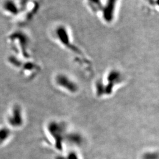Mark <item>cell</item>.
<instances>
[{"mask_svg": "<svg viewBox=\"0 0 159 159\" xmlns=\"http://www.w3.org/2000/svg\"><path fill=\"white\" fill-rule=\"evenodd\" d=\"M66 143H68L74 147H80L84 143V138L77 132H67L66 137Z\"/></svg>", "mask_w": 159, "mask_h": 159, "instance_id": "4", "label": "cell"}, {"mask_svg": "<svg viewBox=\"0 0 159 159\" xmlns=\"http://www.w3.org/2000/svg\"><path fill=\"white\" fill-rule=\"evenodd\" d=\"M47 132L54 148L57 151L62 152L67 133L66 125L61 121L52 120L47 125Z\"/></svg>", "mask_w": 159, "mask_h": 159, "instance_id": "1", "label": "cell"}, {"mask_svg": "<svg viewBox=\"0 0 159 159\" xmlns=\"http://www.w3.org/2000/svg\"><path fill=\"white\" fill-rule=\"evenodd\" d=\"M88 4H89L91 9L94 11H97L98 8H102V6L101 5L100 0H87Z\"/></svg>", "mask_w": 159, "mask_h": 159, "instance_id": "8", "label": "cell"}, {"mask_svg": "<svg viewBox=\"0 0 159 159\" xmlns=\"http://www.w3.org/2000/svg\"><path fill=\"white\" fill-rule=\"evenodd\" d=\"M8 134H9V131L7 130L3 129L0 130V142L4 141L7 138V137L8 136Z\"/></svg>", "mask_w": 159, "mask_h": 159, "instance_id": "9", "label": "cell"}, {"mask_svg": "<svg viewBox=\"0 0 159 159\" xmlns=\"http://www.w3.org/2000/svg\"><path fill=\"white\" fill-rule=\"evenodd\" d=\"M56 159H80L79 154L75 151H70L67 153L60 154Z\"/></svg>", "mask_w": 159, "mask_h": 159, "instance_id": "6", "label": "cell"}, {"mask_svg": "<svg viewBox=\"0 0 159 159\" xmlns=\"http://www.w3.org/2000/svg\"><path fill=\"white\" fill-rule=\"evenodd\" d=\"M117 0H107L105 6H102V11L104 20L107 23L113 21L116 11Z\"/></svg>", "mask_w": 159, "mask_h": 159, "instance_id": "3", "label": "cell"}, {"mask_svg": "<svg viewBox=\"0 0 159 159\" xmlns=\"http://www.w3.org/2000/svg\"><path fill=\"white\" fill-rule=\"evenodd\" d=\"M10 123L12 125L16 126L22 125L23 118L21 113V109L18 107H16L14 109L13 116L10 119Z\"/></svg>", "mask_w": 159, "mask_h": 159, "instance_id": "5", "label": "cell"}, {"mask_svg": "<svg viewBox=\"0 0 159 159\" xmlns=\"http://www.w3.org/2000/svg\"><path fill=\"white\" fill-rule=\"evenodd\" d=\"M55 82L58 87L70 94H74L79 90V87L77 83L65 74L57 75Z\"/></svg>", "mask_w": 159, "mask_h": 159, "instance_id": "2", "label": "cell"}, {"mask_svg": "<svg viewBox=\"0 0 159 159\" xmlns=\"http://www.w3.org/2000/svg\"><path fill=\"white\" fill-rule=\"evenodd\" d=\"M142 159H159V153L155 151L146 152L142 155Z\"/></svg>", "mask_w": 159, "mask_h": 159, "instance_id": "7", "label": "cell"}]
</instances>
